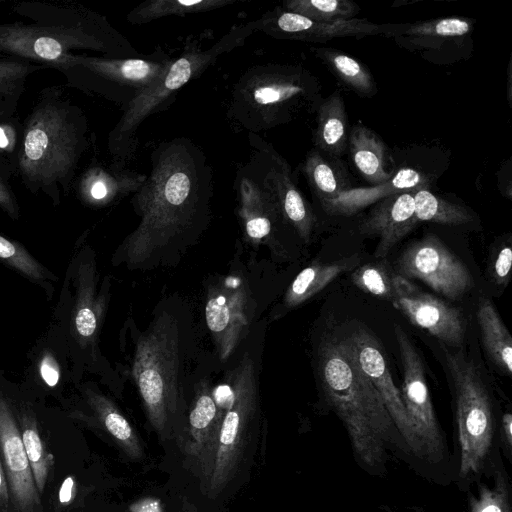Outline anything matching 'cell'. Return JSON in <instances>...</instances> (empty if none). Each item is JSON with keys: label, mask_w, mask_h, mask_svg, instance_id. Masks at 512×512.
Wrapping results in <instances>:
<instances>
[{"label": "cell", "mask_w": 512, "mask_h": 512, "mask_svg": "<svg viewBox=\"0 0 512 512\" xmlns=\"http://www.w3.org/2000/svg\"><path fill=\"white\" fill-rule=\"evenodd\" d=\"M212 196L213 170L204 152L185 137L160 143L132 198L140 220L121 247L128 268L154 265L196 239L210 222Z\"/></svg>", "instance_id": "obj_1"}, {"label": "cell", "mask_w": 512, "mask_h": 512, "mask_svg": "<svg viewBox=\"0 0 512 512\" xmlns=\"http://www.w3.org/2000/svg\"><path fill=\"white\" fill-rule=\"evenodd\" d=\"M19 14L31 23L0 24V52L55 68L73 50H92L106 57L132 58L135 48L108 21L83 8L20 3Z\"/></svg>", "instance_id": "obj_2"}, {"label": "cell", "mask_w": 512, "mask_h": 512, "mask_svg": "<svg viewBox=\"0 0 512 512\" xmlns=\"http://www.w3.org/2000/svg\"><path fill=\"white\" fill-rule=\"evenodd\" d=\"M318 369L326 400L343 422L357 461L368 471H382L385 441L396 427L345 338L323 343Z\"/></svg>", "instance_id": "obj_3"}, {"label": "cell", "mask_w": 512, "mask_h": 512, "mask_svg": "<svg viewBox=\"0 0 512 512\" xmlns=\"http://www.w3.org/2000/svg\"><path fill=\"white\" fill-rule=\"evenodd\" d=\"M87 121L82 111L48 92L36 104L22 130L16 170L33 192L67 189L85 151Z\"/></svg>", "instance_id": "obj_4"}, {"label": "cell", "mask_w": 512, "mask_h": 512, "mask_svg": "<svg viewBox=\"0 0 512 512\" xmlns=\"http://www.w3.org/2000/svg\"><path fill=\"white\" fill-rule=\"evenodd\" d=\"M322 99L320 81L303 66L261 64L239 78L227 112L240 127L256 134L316 111Z\"/></svg>", "instance_id": "obj_5"}, {"label": "cell", "mask_w": 512, "mask_h": 512, "mask_svg": "<svg viewBox=\"0 0 512 512\" xmlns=\"http://www.w3.org/2000/svg\"><path fill=\"white\" fill-rule=\"evenodd\" d=\"M257 28L258 20L239 25L208 49L192 48L172 59L163 74L125 106L121 118L110 132L108 148L113 166L123 167L132 156L136 147V131L146 118L164 109L185 84L202 74L222 54L242 45Z\"/></svg>", "instance_id": "obj_6"}, {"label": "cell", "mask_w": 512, "mask_h": 512, "mask_svg": "<svg viewBox=\"0 0 512 512\" xmlns=\"http://www.w3.org/2000/svg\"><path fill=\"white\" fill-rule=\"evenodd\" d=\"M180 356V333L171 316L155 319L136 344L132 375L149 423L162 439L182 410Z\"/></svg>", "instance_id": "obj_7"}, {"label": "cell", "mask_w": 512, "mask_h": 512, "mask_svg": "<svg viewBox=\"0 0 512 512\" xmlns=\"http://www.w3.org/2000/svg\"><path fill=\"white\" fill-rule=\"evenodd\" d=\"M228 400L220 425L215 451L204 479L216 496L235 475L259 410L255 366L248 354L230 371Z\"/></svg>", "instance_id": "obj_8"}, {"label": "cell", "mask_w": 512, "mask_h": 512, "mask_svg": "<svg viewBox=\"0 0 512 512\" xmlns=\"http://www.w3.org/2000/svg\"><path fill=\"white\" fill-rule=\"evenodd\" d=\"M456 398L460 477L483 472L494 441V418L489 394L474 364L462 353H445Z\"/></svg>", "instance_id": "obj_9"}, {"label": "cell", "mask_w": 512, "mask_h": 512, "mask_svg": "<svg viewBox=\"0 0 512 512\" xmlns=\"http://www.w3.org/2000/svg\"><path fill=\"white\" fill-rule=\"evenodd\" d=\"M171 60L165 55L115 58L71 54L55 69L66 76L71 86L116 101L128 96L130 102L163 74Z\"/></svg>", "instance_id": "obj_10"}, {"label": "cell", "mask_w": 512, "mask_h": 512, "mask_svg": "<svg viewBox=\"0 0 512 512\" xmlns=\"http://www.w3.org/2000/svg\"><path fill=\"white\" fill-rule=\"evenodd\" d=\"M395 267L396 274L406 279H419L452 300L461 298L474 286L466 265L434 234H427L407 246Z\"/></svg>", "instance_id": "obj_11"}, {"label": "cell", "mask_w": 512, "mask_h": 512, "mask_svg": "<svg viewBox=\"0 0 512 512\" xmlns=\"http://www.w3.org/2000/svg\"><path fill=\"white\" fill-rule=\"evenodd\" d=\"M253 148L247 164L275 196L283 217L290 228L305 243H309L316 226V215L297 186L288 162L273 146L249 134Z\"/></svg>", "instance_id": "obj_12"}, {"label": "cell", "mask_w": 512, "mask_h": 512, "mask_svg": "<svg viewBox=\"0 0 512 512\" xmlns=\"http://www.w3.org/2000/svg\"><path fill=\"white\" fill-rule=\"evenodd\" d=\"M395 336L403 365L400 393L414 433L416 453L432 460L442 450L443 437L428 391L423 363L399 325L395 326Z\"/></svg>", "instance_id": "obj_13"}, {"label": "cell", "mask_w": 512, "mask_h": 512, "mask_svg": "<svg viewBox=\"0 0 512 512\" xmlns=\"http://www.w3.org/2000/svg\"><path fill=\"white\" fill-rule=\"evenodd\" d=\"M250 315V293L240 278L228 276L209 287L205 319L221 359H227L244 336Z\"/></svg>", "instance_id": "obj_14"}, {"label": "cell", "mask_w": 512, "mask_h": 512, "mask_svg": "<svg viewBox=\"0 0 512 512\" xmlns=\"http://www.w3.org/2000/svg\"><path fill=\"white\" fill-rule=\"evenodd\" d=\"M393 306L415 326L427 330L448 346H461L466 322L461 311L445 301L424 293L408 279L394 273Z\"/></svg>", "instance_id": "obj_15"}, {"label": "cell", "mask_w": 512, "mask_h": 512, "mask_svg": "<svg viewBox=\"0 0 512 512\" xmlns=\"http://www.w3.org/2000/svg\"><path fill=\"white\" fill-rule=\"evenodd\" d=\"M234 188L246 237L254 244L276 247L278 237L289 226L273 193L247 163L239 167Z\"/></svg>", "instance_id": "obj_16"}, {"label": "cell", "mask_w": 512, "mask_h": 512, "mask_svg": "<svg viewBox=\"0 0 512 512\" xmlns=\"http://www.w3.org/2000/svg\"><path fill=\"white\" fill-rule=\"evenodd\" d=\"M474 30V21L465 17H445L412 23L382 24V34L411 52L433 60L438 55L463 50Z\"/></svg>", "instance_id": "obj_17"}, {"label": "cell", "mask_w": 512, "mask_h": 512, "mask_svg": "<svg viewBox=\"0 0 512 512\" xmlns=\"http://www.w3.org/2000/svg\"><path fill=\"white\" fill-rule=\"evenodd\" d=\"M345 340L359 368L381 396L397 431L408 447L416 453V441L408 413L377 340L363 329L354 331Z\"/></svg>", "instance_id": "obj_18"}, {"label": "cell", "mask_w": 512, "mask_h": 512, "mask_svg": "<svg viewBox=\"0 0 512 512\" xmlns=\"http://www.w3.org/2000/svg\"><path fill=\"white\" fill-rule=\"evenodd\" d=\"M258 20V30L284 40L325 43L334 38L381 35L382 24L367 19L353 18L333 23L316 22L304 16L277 8Z\"/></svg>", "instance_id": "obj_19"}, {"label": "cell", "mask_w": 512, "mask_h": 512, "mask_svg": "<svg viewBox=\"0 0 512 512\" xmlns=\"http://www.w3.org/2000/svg\"><path fill=\"white\" fill-rule=\"evenodd\" d=\"M0 457L10 499L16 512H34L41 504L19 426L7 402L0 398Z\"/></svg>", "instance_id": "obj_20"}, {"label": "cell", "mask_w": 512, "mask_h": 512, "mask_svg": "<svg viewBox=\"0 0 512 512\" xmlns=\"http://www.w3.org/2000/svg\"><path fill=\"white\" fill-rule=\"evenodd\" d=\"M224 412L225 407L218 403L210 385L200 382L189 409L183 450L197 466L202 479L215 451Z\"/></svg>", "instance_id": "obj_21"}, {"label": "cell", "mask_w": 512, "mask_h": 512, "mask_svg": "<svg viewBox=\"0 0 512 512\" xmlns=\"http://www.w3.org/2000/svg\"><path fill=\"white\" fill-rule=\"evenodd\" d=\"M417 224L414 191H407L377 202L360 223L359 232L379 236L374 255L376 258H384Z\"/></svg>", "instance_id": "obj_22"}, {"label": "cell", "mask_w": 512, "mask_h": 512, "mask_svg": "<svg viewBox=\"0 0 512 512\" xmlns=\"http://www.w3.org/2000/svg\"><path fill=\"white\" fill-rule=\"evenodd\" d=\"M429 178L412 168L398 170L386 182L370 187L351 188L332 200L321 202L330 215H351L374 202L402 192L429 188Z\"/></svg>", "instance_id": "obj_23"}, {"label": "cell", "mask_w": 512, "mask_h": 512, "mask_svg": "<svg viewBox=\"0 0 512 512\" xmlns=\"http://www.w3.org/2000/svg\"><path fill=\"white\" fill-rule=\"evenodd\" d=\"M315 148L334 158L342 156L348 145L347 113L340 91L323 98L316 109Z\"/></svg>", "instance_id": "obj_24"}, {"label": "cell", "mask_w": 512, "mask_h": 512, "mask_svg": "<svg viewBox=\"0 0 512 512\" xmlns=\"http://www.w3.org/2000/svg\"><path fill=\"white\" fill-rule=\"evenodd\" d=\"M147 176L135 171L113 166L110 169L93 167L81 181L82 196L89 202L106 204L119 197L135 193Z\"/></svg>", "instance_id": "obj_25"}, {"label": "cell", "mask_w": 512, "mask_h": 512, "mask_svg": "<svg viewBox=\"0 0 512 512\" xmlns=\"http://www.w3.org/2000/svg\"><path fill=\"white\" fill-rule=\"evenodd\" d=\"M348 145L354 166L372 186L389 180L393 173L386 169V147L381 138L362 123L352 127Z\"/></svg>", "instance_id": "obj_26"}, {"label": "cell", "mask_w": 512, "mask_h": 512, "mask_svg": "<svg viewBox=\"0 0 512 512\" xmlns=\"http://www.w3.org/2000/svg\"><path fill=\"white\" fill-rule=\"evenodd\" d=\"M302 172L320 203L351 189L346 167L340 159L330 157L316 148L307 153Z\"/></svg>", "instance_id": "obj_27"}, {"label": "cell", "mask_w": 512, "mask_h": 512, "mask_svg": "<svg viewBox=\"0 0 512 512\" xmlns=\"http://www.w3.org/2000/svg\"><path fill=\"white\" fill-rule=\"evenodd\" d=\"M358 261L357 256H351L332 263L315 262L304 268L287 289L283 298L284 308L291 309L307 301Z\"/></svg>", "instance_id": "obj_28"}, {"label": "cell", "mask_w": 512, "mask_h": 512, "mask_svg": "<svg viewBox=\"0 0 512 512\" xmlns=\"http://www.w3.org/2000/svg\"><path fill=\"white\" fill-rule=\"evenodd\" d=\"M477 320L488 356L499 369L510 376L512 373V339L489 299L481 298L479 300Z\"/></svg>", "instance_id": "obj_29"}, {"label": "cell", "mask_w": 512, "mask_h": 512, "mask_svg": "<svg viewBox=\"0 0 512 512\" xmlns=\"http://www.w3.org/2000/svg\"><path fill=\"white\" fill-rule=\"evenodd\" d=\"M88 402L98 423L117 446L131 459H140L143 455L140 439L117 406L95 392L89 393Z\"/></svg>", "instance_id": "obj_30"}, {"label": "cell", "mask_w": 512, "mask_h": 512, "mask_svg": "<svg viewBox=\"0 0 512 512\" xmlns=\"http://www.w3.org/2000/svg\"><path fill=\"white\" fill-rule=\"evenodd\" d=\"M315 55L347 88L361 97H372L377 85L369 69L354 57L333 48H316Z\"/></svg>", "instance_id": "obj_31"}, {"label": "cell", "mask_w": 512, "mask_h": 512, "mask_svg": "<svg viewBox=\"0 0 512 512\" xmlns=\"http://www.w3.org/2000/svg\"><path fill=\"white\" fill-rule=\"evenodd\" d=\"M237 0H146L127 15L131 24L141 25L167 16H184L225 7Z\"/></svg>", "instance_id": "obj_32"}, {"label": "cell", "mask_w": 512, "mask_h": 512, "mask_svg": "<svg viewBox=\"0 0 512 512\" xmlns=\"http://www.w3.org/2000/svg\"><path fill=\"white\" fill-rule=\"evenodd\" d=\"M46 68L19 58L0 59V118H10L17 109L28 76Z\"/></svg>", "instance_id": "obj_33"}, {"label": "cell", "mask_w": 512, "mask_h": 512, "mask_svg": "<svg viewBox=\"0 0 512 512\" xmlns=\"http://www.w3.org/2000/svg\"><path fill=\"white\" fill-rule=\"evenodd\" d=\"M415 218L419 222L463 225L473 221V213L465 206L446 201L423 188L414 191Z\"/></svg>", "instance_id": "obj_34"}, {"label": "cell", "mask_w": 512, "mask_h": 512, "mask_svg": "<svg viewBox=\"0 0 512 512\" xmlns=\"http://www.w3.org/2000/svg\"><path fill=\"white\" fill-rule=\"evenodd\" d=\"M19 429L34 482L38 493L41 495L54 466V456L47 449L34 417L29 414H22Z\"/></svg>", "instance_id": "obj_35"}, {"label": "cell", "mask_w": 512, "mask_h": 512, "mask_svg": "<svg viewBox=\"0 0 512 512\" xmlns=\"http://www.w3.org/2000/svg\"><path fill=\"white\" fill-rule=\"evenodd\" d=\"M282 9L324 23L353 19L361 10L351 0H289Z\"/></svg>", "instance_id": "obj_36"}, {"label": "cell", "mask_w": 512, "mask_h": 512, "mask_svg": "<svg viewBox=\"0 0 512 512\" xmlns=\"http://www.w3.org/2000/svg\"><path fill=\"white\" fill-rule=\"evenodd\" d=\"M509 483L505 470L497 471L494 485H478V495L469 497L471 512H511Z\"/></svg>", "instance_id": "obj_37"}, {"label": "cell", "mask_w": 512, "mask_h": 512, "mask_svg": "<svg viewBox=\"0 0 512 512\" xmlns=\"http://www.w3.org/2000/svg\"><path fill=\"white\" fill-rule=\"evenodd\" d=\"M393 274L384 264H365L353 272L352 282L366 293L392 301Z\"/></svg>", "instance_id": "obj_38"}, {"label": "cell", "mask_w": 512, "mask_h": 512, "mask_svg": "<svg viewBox=\"0 0 512 512\" xmlns=\"http://www.w3.org/2000/svg\"><path fill=\"white\" fill-rule=\"evenodd\" d=\"M0 259L32 279L45 278L44 268L21 245L1 235Z\"/></svg>", "instance_id": "obj_39"}, {"label": "cell", "mask_w": 512, "mask_h": 512, "mask_svg": "<svg viewBox=\"0 0 512 512\" xmlns=\"http://www.w3.org/2000/svg\"><path fill=\"white\" fill-rule=\"evenodd\" d=\"M79 295L75 313V327L80 337L89 339L97 329V312L94 308L95 304L89 287L81 289Z\"/></svg>", "instance_id": "obj_40"}, {"label": "cell", "mask_w": 512, "mask_h": 512, "mask_svg": "<svg viewBox=\"0 0 512 512\" xmlns=\"http://www.w3.org/2000/svg\"><path fill=\"white\" fill-rule=\"evenodd\" d=\"M0 206L13 218L18 216V204L8 181V167L0 163Z\"/></svg>", "instance_id": "obj_41"}, {"label": "cell", "mask_w": 512, "mask_h": 512, "mask_svg": "<svg viewBox=\"0 0 512 512\" xmlns=\"http://www.w3.org/2000/svg\"><path fill=\"white\" fill-rule=\"evenodd\" d=\"M512 264L511 246L504 245L498 252L493 265L492 274L497 283L506 284L510 279V271Z\"/></svg>", "instance_id": "obj_42"}, {"label": "cell", "mask_w": 512, "mask_h": 512, "mask_svg": "<svg viewBox=\"0 0 512 512\" xmlns=\"http://www.w3.org/2000/svg\"><path fill=\"white\" fill-rule=\"evenodd\" d=\"M39 370L43 381L48 386L54 387L58 384L60 378L59 366L50 353H46L41 359Z\"/></svg>", "instance_id": "obj_43"}, {"label": "cell", "mask_w": 512, "mask_h": 512, "mask_svg": "<svg viewBox=\"0 0 512 512\" xmlns=\"http://www.w3.org/2000/svg\"><path fill=\"white\" fill-rule=\"evenodd\" d=\"M16 127L6 120H0V150L15 153L18 144Z\"/></svg>", "instance_id": "obj_44"}, {"label": "cell", "mask_w": 512, "mask_h": 512, "mask_svg": "<svg viewBox=\"0 0 512 512\" xmlns=\"http://www.w3.org/2000/svg\"><path fill=\"white\" fill-rule=\"evenodd\" d=\"M512 414L504 413L501 418L500 436L506 455L510 458L512 445Z\"/></svg>", "instance_id": "obj_45"}, {"label": "cell", "mask_w": 512, "mask_h": 512, "mask_svg": "<svg viewBox=\"0 0 512 512\" xmlns=\"http://www.w3.org/2000/svg\"><path fill=\"white\" fill-rule=\"evenodd\" d=\"M76 492V481L73 476H68L62 482L59 493L58 500L61 505L66 506L72 503Z\"/></svg>", "instance_id": "obj_46"}, {"label": "cell", "mask_w": 512, "mask_h": 512, "mask_svg": "<svg viewBox=\"0 0 512 512\" xmlns=\"http://www.w3.org/2000/svg\"><path fill=\"white\" fill-rule=\"evenodd\" d=\"M10 494L6 474L0 457V509L6 511L9 506Z\"/></svg>", "instance_id": "obj_47"}, {"label": "cell", "mask_w": 512, "mask_h": 512, "mask_svg": "<svg viewBox=\"0 0 512 512\" xmlns=\"http://www.w3.org/2000/svg\"><path fill=\"white\" fill-rule=\"evenodd\" d=\"M133 512H162L161 504L154 498H145L131 507Z\"/></svg>", "instance_id": "obj_48"}, {"label": "cell", "mask_w": 512, "mask_h": 512, "mask_svg": "<svg viewBox=\"0 0 512 512\" xmlns=\"http://www.w3.org/2000/svg\"><path fill=\"white\" fill-rule=\"evenodd\" d=\"M511 81H512V71H511V61L509 62L508 68H507V98L508 102L511 103Z\"/></svg>", "instance_id": "obj_49"}, {"label": "cell", "mask_w": 512, "mask_h": 512, "mask_svg": "<svg viewBox=\"0 0 512 512\" xmlns=\"http://www.w3.org/2000/svg\"><path fill=\"white\" fill-rule=\"evenodd\" d=\"M2 512H6V511H2Z\"/></svg>", "instance_id": "obj_50"}]
</instances>
